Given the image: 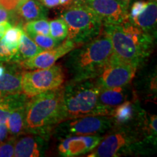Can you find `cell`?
Returning <instances> with one entry per match:
<instances>
[{"label": "cell", "mask_w": 157, "mask_h": 157, "mask_svg": "<svg viewBox=\"0 0 157 157\" xmlns=\"http://www.w3.org/2000/svg\"><path fill=\"white\" fill-rule=\"evenodd\" d=\"M68 53L65 66L71 81L96 78L113 56L111 40L104 31Z\"/></svg>", "instance_id": "1"}, {"label": "cell", "mask_w": 157, "mask_h": 157, "mask_svg": "<svg viewBox=\"0 0 157 157\" xmlns=\"http://www.w3.org/2000/svg\"><path fill=\"white\" fill-rule=\"evenodd\" d=\"M116 58L139 67L151 52L154 36L130 21L119 25H103Z\"/></svg>", "instance_id": "2"}, {"label": "cell", "mask_w": 157, "mask_h": 157, "mask_svg": "<svg viewBox=\"0 0 157 157\" xmlns=\"http://www.w3.org/2000/svg\"><path fill=\"white\" fill-rule=\"evenodd\" d=\"M63 92L61 87L31 98L25 107V132L46 139L56 125L65 120Z\"/></svg>", "instance_id": "3"}, {"label": "cell", "mask_w": 157, "mask_h": 157, "mask_svg": "<svg viewBox=\"0 0 157 157\" xmlns=\"http://www.w3.org/2000/svg\"><path fill=\"white\" fill-rule=\"evenodd\" d=\"M100 88L95 80L71 81L63 87L65 120L86 116L98 115V100Z\"/></svg>", "instance_id": "4"}, {"label": "cell", "mask_w": 157, "mask_h": 157, "mask_svg": "<svg viewBox=\"0 0 157 157\" xmlns=\"http://www.w3.org/2000/svg\"><path fill=\"white\" fill-rule=\"evenodd\" d=\"M61 17L68 27L67 39L76 47L90 42L102 32L101 20L80 2L66 7Z\"/></svg>", "instance_id": "5"}, {"label": "cell", "mask_w": 157, "mask_h": 157, "mask_svg": "<svg viewBox=\"0 0 157 157\" xmlns=\"http://www.w3.org/2000/svg\"><path fill=\"white\" fill-rule=\"evenodd\" d=\"M113 124L111 116H86L60 121L55 127L54 134L61 139L76 135H101L112 128Z\"/></svg>", "instance_id": "6"}, {"label": "cell", "mask_w": 157, "mask_h": 157, "mask_svg": "<svg viewBox=\"0 0 157 157\" xmlns=\"http://www.w3.org/2000/svg\"><path fill=\"white\" fill-rule=\"evenodd\" d=\"M64 81L63 70L59 65L21 73L22 93L29 98L58 89L62 87Z\"/></svg>", "instance_id": "7"}, {"label": "cell", "mask_w": 157, "mask_h": 157, "mask_svg": "<svg viewBox=\"0 0 157 157\" xmlns=\"http://www.w3.org/2000/svg\"><path fill=\"white\" fill-rule=\"evenodd\" d=\"M138 144L136 135L131 130L120 127L106 137H103L90 157H117L132 151Z\"/></svg>", "instance_id": "8"}, {"label": "cell", "mask_w": 157, "mask_h": 157, "mask_svg": "<svg viewBox=\"0 0 157 157\" xmlns=\"http://www.w3.org/2000/svg\"><path fill=\"white\" fill-rule=\"evenodd\" d=\"M137 68L132 64L121 61L113 55L107 66L94 80L101 89L125 87L135 77Z\"/></svg>", "instance_id": "9"}, {"label": "cell", "mask_w": 157, "mask_h": 157, "mask_svg": "<svg viewBox=\"0 0 157 157\" xmlns=\"http://www.w3.org/2000/svg\"><path fill=\"white\" fill-rule=\"evenodd\" d=\"M101 20L103 25H119L129 21L128 5L119 0H83L80 2Z\"/></svg>", "instance_id": "10"}, {"label": "cell", "mask_w": 157, "mask_h": 157, "mask_svg": "<svg viewBox=\"0 0 157 157\" xmlns=\"http://www.w3.org/2000/svg\"><path fill=\"white\" fill-rule=\"evenodd\" d=\"M75 48L76 46L74 43L66 39L56 48L43 50L36 56L19 63V64L22 68L29 70L49 68L53 66L59 58L68 54Z\"/></svg>", "instance_id": "11"}, {"label": "cell", "mask_w": 157, "mask_h": 157, "mask_svg": "<svg viewBox=\"0 0 157 157\" xmlns=\"http://www.w3.org/2000/svg\"><path fill=\"white\" fill-rule=\"evenodd\" d=\"M101 135H76L62 139L58 146L59 154L72 157L86 154L94 150L103 139Z\"/></svg>", "instance_id": "12"}, {"label": "cell", "mask_w": 157, "mask_h": 157, "mask_svg": "<svg viewBox=\"0 0 157 157\" xmlns=\"http://www.w3.org/2000/svg\"><path fill=\"white\" fill-rule=\"evenodd\" d=\"M125 87L101 89L98 100V115L111 116L113 110L127 98Z\"/></svg>", "instance_id": "13"}, {"label": "cell", "mask_w": 157, "mask_h": 157, "mask_svg": "<svg viewBox=\"0 0 157 157\" xmlns=\"http://www.w3.org/2000/svg\"><path fill=\"white\" fill-rule=\"evenodd\" d=\"M45 138L40 135L31 134L20 137L15 140L14 156L38 157L44 155Z\"/></svg>", "instance_id": "14"}, {"label": "cell", "mask_w": 157, "mask_h": 157, "mask_svg": "<svg viewBox=\"0 0 157 157\" xmlns=\"http://www.w3.org/2000/svg\"><path fill=\"white\" fill-rule=\"evenodd\" d=\"M13 22L17 23V25H19L21 22L27 23L46 18L48 10L39 0H25L13 10Z\"/></svg>", "instance_id": "15"}, {"label": "cell", "mask_w": 157, "mask_h": 157, "mask_svg": "<svg viewBox=\"0 0 157 157\" xmlns=\"http://www.w3.org/2000/svg\"><path fill=\"white\" fill-rule=\"evenodd\" d=\"M22 93L21 73L15 67L5 68L0 78V100L6 96Z\"/></svg>", "instance_id": "16"}, {"label": "cell", "mask_w": 157, "mask_h": 157, "mask_svg": "<svg viewBox=\"0 0 157 157\" xmlns=\"http://www.w3.org/2000/svg\"><path fill=\"white\" fill-rule=\"evenodd\" d=\"M129 21L137 27L154 36V33H156L157 22L156 0H150L146 10L138 16Z\"/></svg>", "instance_id": "17"}, {"label": "cell", "mask_w": 157, "mask_h": 157, "mask_svg": "<svg viewBox=\"0 0 157 157\" xmlns=\"http://www.w3.org/2000/svg\"><path fill=\"white\" fill-rule=\"evenodd\" d=\"M43 50L37 45L28 35L23 33L21 36L18 49L10 61L21 63L23 60L36 56Z\"/></svg>", "instance_id": "18"}, {"label": "cell", "mask_w": 157, "mask_h": 157, "mask_svg": "<svg viewBox=\"0 0 157 157\" xmlns=\"http://www.w3.org/2000/svg\"><path fill=\"white\" fill-rule=\"evenodd\" d=\"M136 113V108L130 101H124L117 105L111 113L114 124L124 125L134 119Z\"/></svg>", "instance_id": "19"}, {"label": "cell", "mask_w": 157, "mask_h": 157, "mask_svg": "<svg viewBox=\"0 0 157 157\" xmlns=\"http://www.w3.org/2000/svg\"><path fill=\"white\" fill-rule=\"evenodd\" d=\"M25 107L19 108L12 111L6 121V126L12 135H18L24 131Z\"/></svg>", "instance_id": "20"}, {"label": "cell", "mask_w": 157, "mask_h": 157, "mask_svg": "<svg viewBox=\"0 0 157 157\" xmlns=\"http://www.w3.org/2000/svg\"><path fill=\"white\" fill-rule=\"evenodd\" d=\"M23 33V29L19 25H16L15 27L12 26L6 31L0 40L11 52L15 54L18 49L20 41Z\"/></svg>", "instance_id": "21"}, {"label": "cell", "mask_w": 157, "mask_h": 157, "mask_svg": "<svg viewBox=\"0 0 157 157\" xmlns=\"http://www.w3.org/2000/svg\"><path fill=\"white\" fill-rule=\"evenodd\" d=\"M23 29L28 36L32 34L50 35V23L46 18L25 23Z\"/></svg>", "instance_id": "22"}, {"label": "cell", "mask_w": 157, "mask_h": 157, "mask_svg": "<svg viewBox=\"0 0 157 157\" xmlns=\"http://www.w3.org/2000/svg\"><path fill=\"white\" fill-rule=\"evenodd\" d=\"M50 35L58 42H63L67 37L68 27L62 17L50 21Z\"/></svg>", "instance_id": "23"}, {"label": "cell", "mask_w": 157, "mask_h": 157, "mask_svg": "<svg viewBox=\"0 0 157 157\" xmlns=\"http://www.w3.org/2000/svg\"><path fill=\"white\" fill-rule=\"evenodd\" d=\"M29 36L43 50H50V49L56 48L60 43L55 40L50 35L32 34Z\"/></svg>", "instance_id": "24"}, {"label": "cell", "mask_w": 157, "mask_h": 157, "mask_svg": "<svg viewBox=\"0 0 157 157\" xmlns=\"http://www.w3.org/2000/svg\"><path fill=\"white\" fill-rule=\"evenodd\" d=\"M15 142V139L11 138L6 143H0V156H14Z\"/></svg>", "instance_id": "25"}, {"label": "cell", "mask_w": 157, "mask_h": 157, "mask_svg": "<svg viewBox=\"0 0 157 157\" xmlns=\"http://www.w3.org/2000/svg\"><path fill=\"white\" fill-rule=\"evenodd\" d=\"M148 2L146 1H137L132 4L131 7L130 13L129 14V19H132L138 16L146 10L148 6Z\"/></svg>", "instance_id": "26"}, {"label": "cell", "mask_w": 157, "mask_h": 157, "mask_svg": "<svg viewBox=\"0 0 157 157\" xmlns=\"http://www.w3.org/2000/svg\"><path fill=\"white\" fill-rule=\"evenodd\" d=\"M14 56V52H11L0 40V63L10 61Z\"/></svg>", "instance_id": "27"}, {"label": "cell", "mask_w": 157, "mask_h": 157, "mask_svg": "<svg viewBox=\"0 0 157 157\" xmlns=\"http://www.w3.org/2000/svg\"><path fill=\"white\" fill-rule=\"evenodd\" d=\"M25 0H0V5L10 11H13Z\"/></svg>", "instance_id": "28"}, {"label": "cell", "mask_w": 157, "mask_h": 157, "mask_svg": "<svg viewBox=\"0 0 157 157\" xmlns=\"http://www.w3.org/2000/svg\"><path fill=\"white\" fill-rule=\"evenodd\" d=\"M13 19H14L13 11L7 10L0 5V23L5 21H11L13 23Z\"/></svg>", "instance_id": "29"}, {"label": "cell", "mask_w": 157, "mask_h": 157, "mask_svg": "<svg viewBox=\"0 0 157 157\" xmlns=\"http://www.w3.org/2000/svg\"><path fill=\"white\" fill-rule=\"evenodd\" d=\"M47 8H53L61 5L62 0H39Z\"/></svg>", "instance_id": "30"}, {"label": "cell", "mask_w": 157, "mask_h": 157, "mask_svg": "<svg viewBox=\"0 0 157 157\" xmlns=\"http://www.w3.org/2000/svg\"><path fill=\"white\" fill-rule=\"evenodd\" d=\"M10 113V111L0 105V124H5Z\"/></svg>", "instance_id": "31"}, {"label": "cell", "mask_w": 157, "mask_h": 157, "mask_svg": "<svg viewBox=\"0 0 157 157\" xmlns=\"http://www.w3.org/2000/svg\"><path fill=\"white\" fill-rule=\"evenodd\" d=\"M12 26H13V25L8 21H2V22L0 23V37H2L6 31L10 28H11Z\"/></svg>", "instance_id": "32"}, {"label": "cell", "mask_w": 157, "mask_h": 157, "mask_svg": "<svg viewBox=\"0 0 157 157\" xmlns=\"http://www.w3.org/2000/svg\"><path fill=\"white\" fill-rule=\"evenodd\" d=\"M8 129L5 124H0V143H2L7 137Z\"/></svg>", "instance_id": "33"}, {"label": "cell", "mask_w": 157, "mask_h": 157, "mask_svg": "<svg viewBox=\"0 0 157 157\" xmlns=\"http://www.w3.org/2000/svg\"><path fill=\"white\" fill-rule=\"evenodd\" d=\"M5 68L3 66H2V65H0V78H1V76L3 75L4 73H5Z\"/></svg>", "instance_id": "34"}, {"label": "cell", "mask_w": 157, "mask_h": 157, "mask_svg": "<svg viewBox=\"0 0 157 157\" xmlns=\"http://www.w3.org/2000/svg\"><path fill=\"white\" fill-rule=\"evenodd\" d=\"M119 1H121V2H124V3L129 5V1H130V0H119Z\"/></svg>", "instance_id": "35"}, {"label": "cell", "mask_w": 157, "mask_h": 157, "mask_svg": "<svg viewBox=\"0 0 157 157\" xmlns=\"http://www.w3.org/2000/svg\"><path fill=\"white\" fill-rule=\"evenodd\" d=\"M76 1H77V2H82V1H83V0H76Z\"/></svg>", "instance_id": "36"}, {"label": "cell", "mask_w": 157, "mask_h": 157, "mask_svg": "<svg viewBox=\"0 0 157 157\" xmlns=\"http://www.w3.org/2000/svg\"><path fill=\"white\" fill-rule=\"evenodd\" d=\"M2 38V37H0V39H1Z\"/></svg>", "instance_id": "37"}]
</instances>
